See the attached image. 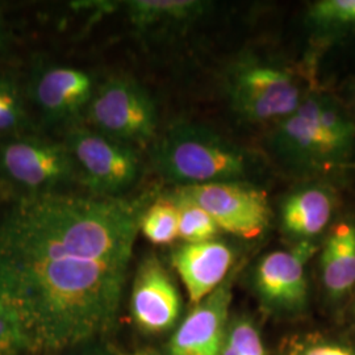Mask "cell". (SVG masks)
<instances>
[{
	"label": "cell",
	"instance_id": "cell-27",
	"mask_svg": "<svg viewBox=\"0 0 355 355\" xmlns=\"http://www.w3.org/2000/svg\"><path fill=\"white\" fill-rule=\"evenodd\" d=\"M129 355H161L155 352H150V350H140V352H136V353H132Z\"/></svg>",
	"mask_w": 355,
	"mask_h": 355
},
{
	"label": "cell",
	"instance_id": "cell-16",
	"mask_svg": "<svg viewBox=\"0 0 355 355\" xmlns=\"http://www.w3.org/2000/svg\"><path fill=\"white\" fill-rule=\"evenodd\" d=\"M128 20L140 35H161L191 23L207 12L209 3L199 0H129Z\"/></svg>",
	"mask_w": 355,
	"mask_h": 355
},
{
	"label": "cell",
	"instance_id": "cell-23",
	"mask_svg": "<svg viewBox=\"0 0 355 355\" xmlns=\"http://www.w3.org/2000/svg\"><path fill=\"white\" fill-rule=\"evenodd\" d=\"M29 350L26 333L12 313L0 303V355H20Z\"/></svg>",
	"mask_w": 355,
	"mask_h": 355
},
{
	"label": "cell",
	"instance_id": "cell-15",
	"mask_svg": "<svg viewBox=\"0 0 355 355\" xmlns=\"http://www.w3.org/2000/svg\"><path fill=\"white\" fill-rule=\"evenodd\" d=\"M320 274L331 299L346 296L355 287V221L341 220L330 228L320 257Z\"/></svg>",
	"mask_w": 355,
	"mask_h": 355
},
{
	"label": "cell",
	"instance_id": "cell-5",
	"mask_svg": "<svg viewBox=\"0 0 355 355\" xmlns=\"http://www.w3.org/2000/svg\"><path fill=\"white\" fill-rule=\"evenodd\" d=\"M83 119L91 129L133 146L154 142L158 136L155 102L129 76H110L98 83Z\"/></svg>",
	"mask_w": 355,
	"mask_h": 355
},
{
	"label": "cell",
	"instance_id": "cell-17",
	"mask_svg": "<svg viewBox=\"0 0 355 355\" xmlns=\"http://www.w3.org/2000/svg\"><path fill=\"white\" fill-rule=\"evenodd\" d=\"M162 196L171 200L177 207L178 239L182 240L183 243L215 240L220 229L215 220L202 207L179 195L174 190L167 191L162 193Z\"/></svg>",
	"mask_w": 355,
	"mask_h": 355
},
{
	"label": "cell",
	"instance_id": "cell-12",
	"mask_svg": "<svg viewBox=\"0 0 355 355\" xmlns=\"http://www.w3.org/2000/svg\"><path fill=\"white\" fill-rule=\"evenodd\" d=\"M232 279L212 292L184 318L167 346L168 355H221L228 330Z\"/></svg>",
	"mask_w": 355,
	"mask_h": 355
},
{
	"label": "cell",
	"instance_id": "cell-21",
	"mask_svg": "<svg viewBox=\"0 0 355 355\" xmlns=\"http://www.w3.org/2000/svg\"><path fill=\"white\" fill-rule=\"evenodd\" d=\"M282 355H355V345L321 333H306L286 340Z\"/></svg>",
	"mask_w": 355,
	"mask_h": 355
},
{
	"label": "cell",
	"instance_id": "cell-24",
	"mask_svg": "<svg viewBox=\"0 0 355 355\" xmlns=\"http://www.w3.org/2000/svg\"><path fill=\"white\" fill-rule=\"evenodd\" d=\"M10 42H11V33H10V28L7 24V20H6V16L0 8V55L4 54L6 51L8 49L10 46Z\"/></svg>",
	"mask_w": 355,
	"mask_h": 355
},
{
	"label": "cell",
	"instance_id": "cell-7",
	"mask_svg": "<svg viewBox=\"0 0 355 355\" xmlns=\"http://www.w3.org/2000/svg\"><path fill=\"white\" fill-rule=\"evenodd\" d=\"M267 145L283 165L299 171L341 168L354 149L318 125L306 96L293 114L274 125Z\"/></svg>",
	"mask_w": 355,
	"mask_h": 355
},
{
	"label": "cell",
	"instance_id": "cell-10",
	"mask_svg": "<svg viewBox=\"0 0 355 355\" xmlns=\"http://www.w3.org/2000/svg\"><path fill=\"white\" fill-rule=\"evenodd\" d=\"M316 252L313 241H302L262 257L253 272L254 291L262 304L282 315L302 312L308 304L306 266Z\"/></svg>",
	"mask_w": 355,
	"mask_h": 355
},
{
	"label": "cell",
	"instance_id": "cell-4",
	"mask_svg": "<svg viewBox=\"0 0 355 355\" xmlns=\"http://www.w3.org/2000/svg\"><path fill=\"white\" fill-rule=\"evenodd\" d=\"M76 165L78 180L96 196L123 198L141 175L136 146L74 124L62 140Z\"/></svg>",
	"mask_w": 355,
	"mask_h": 355
},
{
	"label": "cell",
	"instance_id": "cell-2",
	"mask_svg": "<svg viewBox=\"0 0 355 355\" xmlns=\"http://www.w3.org/2000/svg\"><path fill=\"white\" fill-rule=\"evenodd\" d=\"M152 164L166 182L187 187L221 182L250 183L262 162L255 153L211 128L182 120L157 136Z\"/></svg>",
	"mask_w": 355,
	"mask_h": 355
},
{
	"label": "cell",
	"instance_id": "cell-25",
	"mask_svg": "<svg viewBox=\"0 0 355 355\" xmlns=\"http://www.w3.org/2000/svg\"><path fill=\"white\" fill-rule=\"evenodd\" d=\"M221 355H239L237 354V352L234 350V347L230 345V343L225 340V343H224V347H223V352H221Z\"/></svg>",
	"mask_w": 355,
	"mask_h": 355
},
{
	"label": "cell",
	"instance_id": "cell-9",
	"mask_svg": "<svg viewBox=\"0 0 355 355\" xmlns=\"http://www.w3.org/2000/svg\"><path fill=\"white\" fill-rule=\"evenodd\" d=\"M96 87L95 76L87 70L36 62L26 94L46 124L74 125L76 120L83 119Z\"/></svg>",
	"mask_w": 355,
	"mask_h": 355
},
{
	"label": "cell",
	"instance_id": "cell-26",
	"mask_svg": "<svg viewBox=\"0 0 355 355\" xmlns=\"http://www.w3.org/2000/svg\"><path fill=\"white\" fill-rule=\"evenodd\" d=\"M74 355H108V353L103 352V350H89V352H83V353H79V354Z\"/></svg>",
	"mask_w": 355,
	"mask_h": 355
},
{
	"label": "cell",
	"instance_id": "cell-14",
	"mask_svg": "<svg viewBox=\"0 0 355 355\" xmlns=\"http://www.w3.org/2000/svg\"><path fill=\"white\" fill-rule=\"evenodd\" d=\"M336 207V195L330 187L320 183L305 184L284 198L280 205V225L297 242L312 241L329 225Z\"/></svg>",
	"mask_w": 355,
	"mask_h": 355
},
{
	"label": "cell",
	"instance_id": "cell-3",
	"mask_svg": "<svg viewBox=\"0 0 355 355\" xmlns=\"http://www.w3.org/2000/svg\"><path fill=\"white\" fill-rule=\"evenodd\" d=\"M224 91L232 111L250 124L275 125L306 96L290 67L254 55H243L229 66Z\"/></svg>",
	"mask_w": 355,
	"mask_h": 355
},
{
	"label": "cell",
	"instance_id": "cell-18",
	"mask_svg": "<svg viewBox=\"0 0 355 355\" xmlns=\"http://www.w3.org/2000/svg\"><path fill=\"white\" fill-rule=\"evenodd\" d=\"M26 101L20 82L8 73H0V141L26 133L29 124Z\"/></svg>",
	"mask_w": 355,
	"mask_h": 355
},
{
	"label": "cell",
	"instance_id": "cell-13",
	"mask_svg": "<svg viewBox=\"0 0 355 355\" xmlns=\"http://www.w3.org/2000/svg\"><path fill=\"white\" fill-rule=\"evenodd\" d=\"M234 262V253L225 242L182 243L171 253V265L183 282L191 304H199L218 288Z\"/></svg>",
	"mask_w": 355,
	"mask_h": 355
},
{
	"label": "cell",
	"instance_id": "cell-22",
	"mask_svg": "<svg viewBox=\"0 0 355 355\" xmlns=\"http://www.w3.org/2000/svg\"><path fill=\"white\" fill-rule=\"evenodd\" d=\"M228 341L239 355H267L261 333L249 318H234L227 330Z\"/></svg>",
	"mask_w": 355,
	"mask_h": 355
},
{
	"label": "cell",
	"instance_id": "cell-1",
	"mask_svg": "<svg viewBox=\"0 0 355 355\" xmlns=\"http://www.w3.org/2000/svg\"><path fill=\"white\" fill-rule=\"evenodd\" d=\"M148 196L19 195L0 215V303L31 352H61L114 327Z\"/></svg>",
	"mask_w": 355,
	"mask_h": 355
},
{
	"label": "cell",
	"instance_id": "cell-6",
	"mask_svg": "<svg viewBox=\"0 0 355 355\" xmlns=\"http://www.w3.org/2000/svg\"><path fill=\"white\" fill-rule=\"evenodd\" d=\"M0 178L23 196L61 192L78 175L62 141L21 133L0 141Z\"/></svg>",
	"mask_w": 355,
	"mask_h": 355
},
{
	"label": "cell",
	"instance_id": "cell-11",
	"mask_svg": "<svg viewBox=\"0 0 355 355\" xmlns=\"http://www.w3.org/2000/svg\"><path fill=\"white\" fill-rule=\"evenodd\" d=\"M182 300L177 286L155 254L141 262L133 282L130 312L140 329L164 333L177 324Z\"/></svg>",
	"mask_w": 355,
	"mask_h": 355
},
{
	"label": "cell",
	"instance_id": "cell-28",
	"mask_svg": "<svg viewBox=\"0 0 355 355\" xmlns=\"http://www.w3.org/2000/svg\"><path fill=\"white\" fill-rule=\"evenodd\" d=\"M341 168H347V170H355V162H347L345 165L341 166Z\"/></svg>",
	"mask_w": 355,
	"mask_h": 355
},
{
	"label": "cell",
	"instance_id": "cell-20",
	"mask_svg": "<svg viewBox=\"0 0 355 355\" xmlns=\"http://www.w3.org/2000/svg\"><path fill=\"white\" fill-rule=\"evenodd\" d=\"M306 20L325 33L355 31V0H318L308 8Z\"/></svg>",
	"mask_w": 355,
	"mask_h": 355
},
{
	"label": "cell",
	"instance_id": "cell-19",
	"mask_svg": "<svg viewBox=\"0 0 355 355\" xmlns=\"http://www.w3.org/2000/svg\"><path fill=\"white\" fill-rule=\"evenodd\" d=\"M140 232L153 245H170L178 239V211L175 204L159 196L149 204L141 217Z\"/></svg>",
	"mask_w": 355,
	"mask_h": 355
},
{
	"label": "cell",
	"instance_id": "cell-8",
	"mask_svg": "<svg viewBox=\"0 0 355 355\" xmlns=\"http://www.w3.org/2000/svg\"><path fill=\"white\" fill-rule=\"evenodd\" d=\"M174 191L202 207L220 230L245 240L261 237L270 225L266 193L252 183L221 182L174 187Z\"/></svg>",
	"mask_w": 355,
	"mask_h": 355
}]
</instances>
